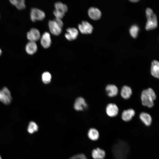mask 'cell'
Returning <instances> with one entry per match:
<instances>
[{
	"label": "cell",
	"mask_w": 159,
	"mask_h": 159,
	"mask_svg": "<svg viewBox=\"0 0 159 159\" xmlns=\"http://www.w3.org/2000/svg\"><path fill=\"white\" fill-rule=\"evenodd\" d=\"M112 153L115 159H126L130 151L128 145L123 141H118L113 146Z\"/></svg>",
	"instance_id": "1"
},
{
	"label": "cell",
	"mask_w": 159,
	"mask_h": 159,
	"mask_svg": "<svg viewBox=\"0 0 159 159\" xmlns=\"http://www.w3.org/2000/svg\"><path fill=\"white\" fill-rule=\"evenodd\" d=\"M141 97L143 105L151 107L154 105L153 101L156 99V95L152 88H148L143 91Z\"/></svg>",
	"instance_id": "2"
},
{
	"label": "cell",
	"mask_w": 159,
	"mask_h": 159,
	"mask_svg": "<svg viewBox=\"0 0 159 159\" xmlns=\"http://www.w3.org/2000/svg\"><path fill=\"white\" fill-rule=\"evenodd\" d=\"M146 16L147 21L145 25V29L147 30L153 29L157 26V18L152 10L147 8L146 10Z\"/></svg>",
	"instance_id": "3"
},
{
	"label": "cell",
	"mask_w": 159,
	"mask_h": 159,
	"mask_svg": "<svg viewBox=\"0 0 159 159\" xmlns=\"http://www.w3.org/2000/svg\"><path fill=\"white\" fill-rule=\"evenodd\" d=\"M45 14L42 10L37 8H33L30 11V18L31 20L35 22L36 21H41L45 17Z\"/></svg>",
	"instance_id": "4"
},
{
	"label": "cell",
	"mask_w": 159,
	"mask_h": 159,
	"mask_svg": "<svg viewBox=\"0 0 159 159\" xmlns=\"http://www.w3.org/2000/svg\"><path fill=\"white\" fill-rule=\"evenodd\" d=\"M11 93L7 87H4L0 90V101L8 105L11 103Z\"/></svg>",
	"instance_id": "5"
},
{
	"label": "cell",
	"mask_w": 159,
	"mask_h": 159,
	"mask_svg": "<svg viewBox=\"0 0 159 159\" xmlns=\"http://www.w3.org/2000/svg\"><path fill=\"white\" fill-rule=\"evenodd\" d=\"M26 37L29 41L36 42L40 38V33L37 29L32 28L27 32Z\"/></svg>",
	"instance_id": "6"
},
{
	"label": "cell",
	"mask_w": 159,
	"mask_h": 159,
	"mask_svg": "<svg viewBox=\"0 0 159 159\" xmlns=\"http://www.w3.org/2000/svg\"><path fill=\"white\" fill-rule=\"evenodd\" d=\"M78 28L80 32L83 34H90L92 33L93 27L92 25L86 21H82L79 24Z\"/></svg>",
	"instance_id": "7"
},
{
	"label": "cell",
	"mask_w": 159,
	"mask_h": 159,
	"mask_svg": "<svg viewBox=\"0 0 159 159\" xmlns=\"http://www.w3.org/2000/svg\"><path fill=\"white\" fill-rule=\"evenodd\" d=\"M48 26L50 32L54 35H59L62 31V27L54 20L49 21Z\"/></svg>",
	"instance_id": "8"
},
{
	"label": "cell",
	"mask_w": 159,
	"mask_h": 159,
	"mask_svg": "<svg viewBox=\"0 0 159 159\" xmlns=\"http://www.w3.org/2000/svg\"><path fill=\"white\" fill-rule=\"evenodd\" d=\"M40 39L41 45L44 48H47L50 47L51 44V39L50 34L49 32H44Z\"/></svg>",
	"instance_id": "9"
},
{
	"label": "cell",
	"mask_w": 159,
	"mask_h": 159,
	"mask_svg": "<svg viewBox=\"0 0 159 159\" xmlns=\"http://www.w3.org/2000/svg\"><path fill=\"white\" fill-rule=\"evenodd\" d=\"M118 111L117 106L115 104H109L106 107V112L107 114L111 117H114L117 115Z\"/></svg>",
	"instance_id": "10"
},
{
	"label": "cell",
	"mask_w": 159,
	"mask_h": 159,
	"mask_svg": "<svg viewBox=\"0 0 159 159\" xmlns=\"http://www.w3.org/2000/svg\"><path fill=\"white\" fill-rule=\"evenodd\" d=\"M67 33L65 34V36L67 39L72 41L76 39L78 35L77 29L75 28L69 27L67 29Z\"/></svg>",
	"instance_id": "11"
},
{
	"label": "cell",
	"mask_w": 159,
	"mask_h": 159,
	"mask_svg": "<svg viewBox=\"0 0 159 159\" xmlns=\"http://www.w3.org/2000/svg\"><path fill=\"white\" fill-rule=\"evenodd\" d=\"M88 12L90 18L94 20L99 19L101 15V12L99 9L94 7H90L88 10Z\"/></svg>",
	"instance_id": "12"
},
{
	"label": "cell",
	"mask_w": 159,
	"mask_h": 159,
	"mask_svg": "<svg viewBox=\"0 0 159 159\" xmlns=\"http://www.w3.org/2000/svg\"><path fill=\"white\" fill-rule=\"evenodd\" d=\"M92 156L94 159H104L106 156V152L100 148L94 149L92 152Z\"/></svg>",
	"instance_id": "13"
},
{
	"label": "cell",
	"mask_w": 159,
	"mask_h": 159,
	"mask_svg": "<svg viewBox=\"0 0 159 159\" xmlns=\"http://www.w3.org/2000/svg\"><path fill=\"white\" fill-rule=\"evenodd\" d=\"M87 105L84 99L82 97H80L76 99L74 105V109L77 111H82L84 107H86Z\"/></svg>",
	"instance_id": "14"
},
{
	"label": "cell",
	"mask_w": 159,
	"mask_h": 159,
	"mask_svg": "<svg viewBox=\"0 0 159 159\" xmlns=\"http://www.w3.org/2000/svg\"><path fill=\"white\" fill-rule=\"evenodd\" d=\"M26 52L29 54L32 55L35 53L37 50V46L36 42H29L26 45L25 47Z\"/></svg>",
	"instance_id": "15"
},
{
	"label": "cell",
	"mask_w": 159,
	"mask_h": 159,
	"mask_svg": "<svg viewBox=\"0 0 159 159\" xmlns=\"http://www.w3.org/2000/svg\"><path fill=\"white\" fill-rule=\"evenodd\" d=\"M135 111L132 109H130L126 110H124L122 114V120L125 122L130 121L135 115Z\"/></svg>",
	"instance_id": "16"
},
{
	"label": "cell",
	"mask_w": 159,
	"mask_h": 159,
	"mask_svg": "<svg viewBox=\"0 0 159 159\" xmlns=\"http://www.w3.org/2000/svg\"><path fill=\"white\" fill-rule=\"evenodd\" d=\"M151 73L154 77H159V63L158 61L154 60L152 62Z\"/></svg>",
	"instance_id": "17"
},
{
	"label": "cell",
	"mask_w": 159,
	"mask_h": 159,
	"mask_svg": "<svg viewBox=\"0 0 159 159\" xmlns=\"http://www.w3.org/2000/svg\"><path fill=\"white\" fill-rule=\"evenodd\" d=\"M140 118L142 122L146 126H149L151 124L152 118L150 115L148 113L143 112L140 113Z\"/></svg>",
	"instance_id": "18"
},
{
	"label": "cell",
	"mask_w": 159,
	"mask_h": 159,
	"mask_svg": "<svg viewBox=\"0 0 159 159\" xmlns=\"http://www.w3.org/2000/svg\"><path fill=\"white\" fill-rule=\"evenodd\" d=\"M105 89L107 95L110 97H114L118 93V88L115 85H108L106 86Z\"/></svg>",
	"instance_id": "19"
},
{
	"label": "cell",
	"mask_w": 159,
	"mask_h": 159,
	"mask_svg": "<svg viewBox=\"0 0 159 159\" xmlns=\"http://www.w3.org/2000/svg\"><path fill=\"white\" fill-rule=\"evenodd\" d=\"M87 135L89 138L92 141L97 140L100 136L99 131L94 128H91L88 130Z\"/></svg>",
	"instance_id": "20"
},
{
	"label": "cell",
	"mask_w": 159,
	"mask_h": 159,
	"mask_svg": "<svg viewBox=\"0 0 159 159\" xmlns=\"http://www.w3.org/2000/svg\"><path fill=\"white\" fill-rule=\"evenodd\" d=\"M132 94L131 88L127 86H124L122 87L121 91V96L125 99L129 98Z\"/></svg>",
	"instance_id": "21"
},
{
	"label": "cell",
	"mask_w": 159,
	"mask_h": 159,
	"mask_svg": "<svg viewBox=\"0 0 159 159\" xmlns=\"http://www.w3.org/2000/svg\"><path fill=\"white\" fill-rule=\"evenodd\" d=\"M10 2L19 10H23L26 7L25 1L24 0H11Z\"/></svg>",
	"instance_id": "22"
},
{
	"label": "cell",
	"mask_w": 159,
	"mask_h": 159,
	"mask_svg": "<svg viewBox=\"0 0 159 159\" xmlns=\"http://www.w3.org/2000/svg\"><path fill=\"white\" fill-rule=\"evenodd\" d=\"M54 7L55 10L65 14L68 10V7L67 5L60 2L55 3Z\"/></svg>",
	"instance_id": "23"
},
{
	"label": "cell",
	"mask_w": 159,
	"mask_h": 159,
	"mask_svg": "<svg viewBox=\"0 0 159 159\" xmlns=\"http://www.w3.org/2000/svg\"><path fill=\"white\" fill-rule=\"evenodd\" d=\"M39 127L37 125L34 121L29 122L27 128L28 132L30 134H32L37 131Z\"/></svg>",
	"instance_id": "24"
},
{
	"label": "cell",
	"mask_w": 159,
	"mask_h": 159,
	"mask_svg": "<svg viewBox=\"0 0 159 159\" xmlns=\"http://www.w3.org/2000/svg\"><path fill=\"white\" fill-rule=\"evenodd\" d=\"M51 74L47 72H44L42 75V80L45 84H48L51 81Z\"/></svg>",
	"instance_id": "25"
},
{
	"label": "cell",
	"mask_w": 159,
	"mask_h": 159,
	"mask_svg": "<svg viewBox=\"0 0 159 159\" xmlns=\"http://www.w3.org/2000/svg\"><path fill=\"white\" fill-rule=\"evenodd\" d=\"M139 28L135 25L132 26L130 29V32L131 36L134 38H136L138 36Z\"/></svg>",
	"instance_id": "26"
},
{
	"label": "cell",
	"mask_w": 159,
	"mask_h": 159,
	"mask_svg": "<svg viewBox=\"0 0 159 159\" xmlns=\"http://www.w3.org/2000/svg\"><path fill=\"white\" fill-rule=\"evenodd\" d=\"M69 159H87V158L84 154L81 153L73 155Z\"/></svg>",
	"instance_id": "27"
},
{
	"label": "cell",
	"mask_w": 159,
	"mask_h": 159,
	"mask_svg": "<svg viewBox=\"0 0 159 159\" xmlns=\"http://www.w3.org/2000/svg\"><path fill=\"white\" fill-rule=\"evenodd\" d=\"M53 14L56 18L61 19L64 16L65 13L59 11L54 9L53 11Z\"/></svg>",
	"instance_id": "28"
},
{
	"label": "cell",
	"mask_w": 159,
	"mask_h": 159,
	"mask_svg": "<svg viewBox=\"0 0 159 159\" xmlns=\"http://www.w3.org/2000/svg\"><path fill=\"white\" fill-rule=\"evenodd\" d=\"M139 1V0H130V1H132V2H137L138 1Z\"/></svg>",
	"instance_id": "29"
},
{
	"label": "cell",
	"mask_w": 159,
	"mask_h": 159,
	"mask_svg": "<svg viewBox=\"0 0 159 159\" xmlns=\"http://www.w3.org/2000/svg\"><path fill=\"white\" fill-rule=\"evenodd\" d=\"M1 53H2V51H1V48H0V56L1 55Z\"/></svg>",
	"instance_id": "30"
},
{
	"label": "cell",
	"mask_w": 159,
	"mask_h": 159,
	"mask_svg": "<svg viewBox=\"0 0 159 159\" xmlns=\"http://www.w3.org/2000/svg\"><path fill=\"white\" fill-rule=\"evenodd\" d=\"M0 159H2L1 156L0 155Z\"/></svg>",
	"instance_id": "31"
}]
</instances>
